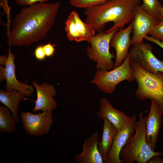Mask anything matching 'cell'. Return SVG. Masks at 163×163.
<instances>
[{
  "mask_svg": "<svg viewBox=\"0 0 163 163\" xmlns=\"http://www.w3.org/2000/svg\"><path fill=\"white\" fill-rule=\"evenodd\" d=\"M60 5L39 2L23 8L13 19L8 44L28 46L45 39L55 24Z\"/></svg>",
  "mask_w": 163,
  "mask_h": 163,
  "instance_id": "cell-1",
  "label": "cell"
},
{
  "mask_svg": "<svg viewBox=\"0 0 163 163\" xmlns=\"http://www.w3.org/2000/svg\"><path fill=\"white\" fill-rule=\"evenodd\" d=\"M141 2V0H108L85 9L84 21L98 32L102 31L106 24L110 22H113V25L105 32L123 28L125 24L132 21L134 9Z\"/></svg>",
  "mask_w": 163,
  "mask_h": 163,
  "instance_id": "cell-2",
  "label": "cell"
},
{
  "mask_svg": "<svg viewBox=\"0 0 163 163\" xmlns=\"http://www.w3.org/2000/svg\"><path fill=\"white\" fill-rule=\"evenodd\" d=\"M146 117L141 112L136 122L135 133L128 139L120 154V163H148L153 157L162 155L163 152L152 150L146 140Z\"/></svg>",
  "mask_w": 163,
  "mask_h": 163,
  "instance_id": "cell-3",
  "label": "cell"
},
{
  "mask_svg": "<svg viewBox=\"0 0 163 163\" xmlns=\"http://www.w3.org/2000/svg\"><path fill=\"white\" fill-rule=\"evenodd\" d=\"M130 65L138 88L135 94L139 99L156 101L163 114V72L153 73L139 66L130 59Z\"/></svg>",
  "mask_w": 163,
  "mask_h": 163,
  "instance_id": "cell-4",
  "label": "cell"
},
{
  "mask_svg": "<svg viewBox=\"0 0 163 163\" xmlns=\"http://www.w3.org/2000/svg\"><path fill=\"white\" fill-rule=\"evenodd\" d=\"M135 80L130 65V58L128 54L121 65L110 70L97 69L91 83L95 85L105 93L111 94L116 87L120 82Z\"/></svg>",
  "mask_w": 163,
  "mask_h": 163,
  "instance_id": "cell-5",
  "label": "cell"
},
{
  "mask_svg": "<svg viewBox=\"0 0 163 163\" xmlns=\"http://www.w3.org/2000/svg\"><path fill=\"white\" fill-rule=\"evenodd\" d=\"M119 29L109 33L98 32L90 40L86 50L88 57L96 63L97 69L110 70L113 68L114 54L110 51V43L113 34Z\"/></svg>",
  "mask_w": 163,
  "mask_h": 163,
  "instance_id": "cell-6",
  "label": "cell"
},
{
  "mask_svg": "<svg viewBox=\"0 0 163 163\" xmlns=\"http://www.w3.org/2000/svg\"><path fill=\"white\" fill-rule=\"evenodd\" d=\"M14 55L11 53L10 46L9 48L8 56H0V82L6 80V91L17 90L30 97L34 92V88L32 86L20 82L17 80L15 72L16 66L14 63Z\"/></svg>",
  "mask_w": 163,
  "mask_h": 163,
  "instance_id": "cell-7",
  "label": "cell"
},
{
  "mask_svg": "<svg viewBox=\"0 0 163 163\" xmlns=\"http://www.w3.org/2000/svg\"><path fill=\"white\" fill-rule=\"evenodd\" d=\"M129 55L131 59L145 70L153 73L163 72V61L158 59L153 54L150 44L143 43L133 45Z\"/></svg>",
  "mask_w": 163,
  "mask_h": 163,
  "instance_id": "cell-8",
  "label": "cell"
},
{
  "mask_svg": "<svg viewBox=\"0 0 163 163\" xmlns=\"http://www.w3.org/2000/svg\"><path fill=\"white\" fill-rule=\"evenodd\" d=\"M21 118L25 131L34 136H42L48 133L53 122L52 110L37 114L22 112Z\"/></svg>",
  "mask_w": 163,
  "mask_h": 163,
  "instance_id": "cell-9",
  "label": "cell"
},
{
  "mask_svg": "<svg viewBox=\"0 0 163 163\" xmlns=\"http://www.w3.org/2000/svg\"><path fill=\"white\" fill-rule=\"evenodd\" d=\"M133 20V34L131 38L133 46L143 43L145 37L158 21L144 10L139 4L134 9Z\"/></svg>",
  "mask_w": 163,
  "mask_h": 163,
  "instance_id": "cell-10",
  "label": "cell"
},
{
  "mask_svg": "<svg viewBox=\"0 0 163 163\" xmlns=\"http://www.w3.org/2000/svg\"><path fill=\"white\" fill-rule=\"evenodd\" d=\"M133 21L125 28H121L113 34L111 39L110 46L116 51V59L113 68L121 64L129 54V50L131 45L130 36L133 32Z\"/></svg>",
  "mask_w": 163,
  "mask_h": 163,
  "instance_id": "cell-11",
  "label": "cell"
},
{
  "mask_svg": "<svg viewBox=\"0 0 163 163\" xmlns=\"http://www.w3.org/2000/svg\"><path fill=\"white\" fill-rule=\"evenodd\" d=\"M136 116L134 114L126 126L117 132L105 162L120 163V153L129 138L135 133Z\"/></svg>",
  "mask_w": 163,
  "mask_h": 163,
  "instance_id": "cell-12",
  "label": "cell"
},
{
  "mask_svg": "<svg viewBox=\"0 0 163 163\" xmlns=\"http://www.w3.org/2000/svg\"><path fill=\"white\" fill-rule=\"evenodd\" d=\"M151 101L150 110L146 117V140L152 150L155 151L162 125V114L156 102L153 100Z\"/></svg>",
  "mask_w": 163,
  "mask_h": 163,
  "instance_id": "cell-13",
  "label": "cell"
},
{
  "mask_svg": "<svg viewBox=\"0 0 163 163\" xmlns=\"http://www.w3.org/2000/svg\"><path fill=\"white\" fill-rule=\"evenodd\" d=\"M32 85L36 88L37 95L34 112L53 110L56 108L57 103L54 98L56 91L53 86L46 83L40 85L36 81H34Z\"/></svg>",
  "mask_w": 163,
  "mask_h": 163,
  "instance_id": "cell-14",
  "label": "cell"
},
{
  "mask_svg": "<svg viewBox=\"0 0 163 163\" xmlns=\"http://www.w3.org/2000/svg\"><path fill=\"white\" fill-rule=\"evenodd\" d=\"M100 104V108L97 113L98 117L110 122L117 132L123 129L131 118L123 112L114 108L105 97L101 99Z\"/></svg>",
  "mask_w": 163,
  "mask_h": 163,
  "instance_id": "cell-15",
  "label": "cell"
},
{
  "mask_svg": "<svg viewBox=\"0 0 163 163\" xmlns=\"http://www.w3.org/2000/svg\"><path fill=\"white\" fill-rule=\"evenodd\" d=\"M99 141V133L96 131L85 140L82 152L76 155L74 161L79 163H104L98 148Z\"/></svg>",
  "mask_w": 163,
  "mask_h": 163,
  "instance_id": "cell-16",
  "label": "cell"
},
{
  "mask_svg": "<svg viewBox=\"0 0 163 163\" xmlns=\"http://www.w3.org/2000/svg\"><path fill=\"white\" fill-rule=\"evenodd\" d=\"M103 120L102 138L98 142V148L104 162H105L117 131L110 122L105 119Z\"/></svg>",
  "mask_w": 163,
  "mask_h": 163,
  "instance_id": "cell-17",
  "label": "cell"
},
{
  "mask_svg": "<svg viewBox=\"0 0 163 163\" xmlns=\"http://www.w3.org/2000/svg\"><path fill=\"white\" fill-rule=\"evenodd\" d=\"M26 96L24 94L16 90L8 91L2 89L0 91V101L11 110L18 122L19 120L17 112L19 104Z\"/></svg>",
  "mask_w": 163,
  "mask_h": 163,
  "instance_id": "cell-18",
  "label": "cell"
},
{
  "mask_svg": "<svg viewBox=\"0 0 163 163\" xmlns=\"http://www.w3.org/2000/svg\"><path fill=\"white\" fill-rule=\"evenodd\" d=\"M18 122L11 110L6 107L0 106V134L11 133L15 130Z\"/></svg>",
  "mask_w": 163,
  "mask_h": 163,
  "instance_id": "cell-19",
  "label": "cell"
},
{
  "mask_svg": "<svg viewBox=\"0 0 163 163\" xmlns=\"http://www.w3.org/2000/svg\"><path fill=\"white\" fill-rule=\"evenodd\" d=\"M71 12L82 41H85L89 43L90 40L95 35V30L91 25L83 21L76 11H72Z\"/></svg>",
  "mask_w": 163,
  "mask_h": 163,
  "instance_id": "cell-20",
  "label": "cell"
},
{
  "mask_svg": "<svg viewBox=\"0 0 163 163\" xmlns=\"http://www.w3.org/2000/svg\"><path fill=\"white\" fill-rule=\"evenodd\" d=\"M65 30L68 39L70 41L77 42L82 41L75 23L72 15L70 12L65 21Z\"/></svg>",
  "mask_w": 163,
  "mask_h": 163,
  "instance_id": "cell-21",
  "label": "cell"
},
{
  "mask_svg": "<svg viewBox=\"0 0 163 163\" xmlns=\"http://www.w3.org/2000/svg\"><path fill=\"white\" fill-rule=\"evenodd\" d=\"M142 8L158 21L160 11L162 6L158 0H142Z\"/></svg>",
  "mask_w": 163,
  "mask_h": 163,
  "instance_id": "cell-22",
  "label": "cell"
},
{
  "mask_svg": "<svg viewBox=\"0 0 163 163\" xmlns=\"http://www.w3.org/2000/svg\"><path fill=\"white\" fill-rule=\"evenodd\" d=\"M108 0H70L69 4L72 6L87 9L102 4Z\"/></svg>",
  "mask_w": 163,
  "mask_h": 163,
  "instance_id": "cell-23",
  "label": "cell"
},
{
  "mask_svg": "<svg viewBox=\"0 0 163 163\" xmlns=\"http://www.w3.org/2000/svg\"><path fill=\"white\" fill-rule=\"evenodd\" d=\"M148 34L163 42V21H158Z\"/></svg>",
  "mask_w": 163,
  "mask_h": 163,
  "instance_id": "cell-24",
  "label": "cell"
},
{
  "mask_svg": "<svg viewBox=\"0 0 163 163\" xmlns=\"http://www.w3.org/2000/svg\"><path fill=\"white\" fill-rule=\"evenodd\" d=\"M34 55L36 58L39 60H42L45 58L46 56L44 50L43 46L39 45L36 48Z\"/></svg>",
  "mask_w": 163,
  "mask_h": 163,
  "instance_id": "cell-25",
  "label": "cell"
},
{
  "mask_svg": "<svg viewBox=\"0 0 163 163\" xmlns=\"http://www.w3.org/2000/svg\"><path fill=\"white\" fill-rule=\"evenodd\" d=\"M55 45L51 44L50 42L43 46L44 50L46 56L50 57L54 54Z\"/></svg>",
  "mask_w": 163,
  "mask_h": 163,
  "instance_id": "cell-26",
  "label": "cell"
},
{
  "mask_svg": "<svg viewBox=\"0 0 163 163\" xmlns=\"http://www.w3.org/2000/svg\"><path fill=\"white\" fill-rule=\"evenodd\" d=\"M49 0H16L17 4L21 6H30L37 2H46Z\"/></svg>",
  "mask_w": 163,
  "mask_h": 163,
  "instance_id": "cell-27",
  "label": "cell"
},
{
  "mask_svg": "<svg viewBox=\"0 0 163 163\" xmlns=\"http://www.w3.org/2000/svg\"><path fill=\"white\" fill-rule=\"evenodd\" d=\"M144 39L155 43L163 49V42L160 40L148 35H146Z\"/></svg>",
  "mask_w": 163,
  "mask_h": 163,
  "instance_id": "cell-28",
  "label": "cell"
},
{
  "mask_svg": "<svg viewBox=\"0 0 163 163\" xmlns=\"http://www.w3.org/2000/svg\"><path fill=\"white\" fill-rule=\"evenodd\" d=\"M163 21V6L161 9L158 18V21Z\"/></svg>",
  "mask_w": 163,
  "mask_h": 163,
  "instance_id": "cell-29",
  "label": "cell"
},
{
  "mask_svg": "<svg viewBox=\"0 0 163 163\" xmlns=\"http://www.w3.org/2000/svg\"><path fill=\"white\" fill-rule=\"evenodd\" d=\"M162 158H161V162H162V163H163V155H162Z\"/></svg>",
  "mask_w": 163,
  "mask_h": 163,
  "instance_id": "cell-30",
  "label": "cell"
},
{
  "mask_svg": "<svg viewBox=\"0 0 163 163\" xmlns=\"http://www.w3.org/2000/svg\"><path fill=\"white\" fill-rule=\"evenodd\" d=\"M162 1H163V0H162Z\"/></svg>",
  "mask_w": 163,
  "mask_h": 163,
  "instance_id": "cell-31",
  "label": "cell"
}]
</instances>
